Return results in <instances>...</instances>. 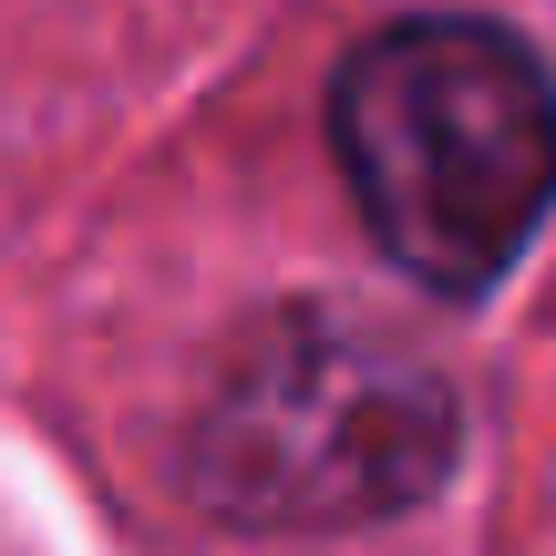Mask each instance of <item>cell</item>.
<instances>
[{
	"instance_id": "6da1fadb",
	"label": "cell",
	"mask_w": 556,
	"mask_h": 556,
	"mask_svg": "<svg viewBox=\"0 0 556 556\" xmlns=\"http://www.w3.org/2000/svg\"><path fill=\"white\" fill-rule=\"evenodd\" d=\"M330 155L413 289L484 299L556 206V83L495 21L413 11L340 62Z\"/></svg>"
},
{
	"instance_id": "7a4b0ae2",
	"label": "cell",
	"mask_w": 556,
	"mask_h": 556,
	"mask_svg": "<svg viewBox=\"0 0 556 556\" xmlns=\"http://www.w3.org/2000/svg\"><path fill=\"white\" fill-rule=\"evenodd\" d=\"M464 402L433 351L361 309H268L227 340L186 422V495L248 536H330L443 495Z\"/></svg>"
}]
</instances>
